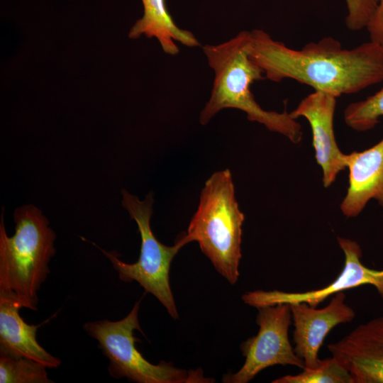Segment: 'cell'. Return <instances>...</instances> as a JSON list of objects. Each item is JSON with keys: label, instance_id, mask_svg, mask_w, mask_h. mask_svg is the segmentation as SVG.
<instances>
[{"label": "cell", "instance_id": "16", "mask_svg": "<svg viewBox=\"0 0 383 383\" xmlns=\"http://www.w3.org/2000/svg\"><path fill=\"white\" fill-rule=\"evenodd\" d=\"M383 117V87L365 99L348 105L343 112L347 126L357 131L372 129Z\"/></svg>", "mask_w": 383, "mask_h": 383}, {"label": "cell", "instance_id": "2", "mask_svg": "<svg viewBox=\"0 0 383 383\" xmlns=\"http://www.w3.org/2000/svg\"><path fill=\"white\" fill-rule=\"evenodd\" d=\"M250 31H240L230 40L202 47L214 79L209 101L201 110L199 122L207 124L223 109L232 108L246 113L250 121L257 122L278 133L294 143L303 136L301 124L284 111L279 113L263 109L250 90L251 85L264 79L262 70L250 57L248 47Z\"/></svg>", "mask_w": 383, "mask_h": 383}, {"label": "cell", "instance_id": "12", "mask_svg": "<svg viewBox=\"0 0 383 383\" xmlns=\"http://www.w3.org/2000/svg\"><path fill=\"white\" fill-rule=\"evenodd\" d=\"M348 187L340 208L348 218L358 216L371 199L383 209V138L363 151L346 154Z\"/></svg>", "mask_w": 383, "mask_h": 383}, {"label": "cell", "instance_id": "19", "mask_svg": "<svg viewBox=\"0 0 383 383\" xmlns=\"http://www.w3.org/2000/svg\"><path fill=\"white\" fill-rule=\"evenodd\" d=\"M366 29L370 40L383 46V0H379L377 7Z\"/></svg>", "mask_w": 383, "mask_h": 383}, {"label": "cell", "instance_id": "11", "mask_svg": "<svg viewBox=\"0 0 383 383\" xmlns=\"http://www.w3.org/2000/svg\"><path fill=\"white\" fill-rule=\"evenodd\" d=\"M336 100L331 94L314 91L290 112L295 119L303 117L310 125L315 158L321 167L325 187H330L346 168V154L339 149L334 133Z\"/></svg>", "mask_w": 383, "mask_h": 383}, {"label": "cell", "instance_id": "17", "mask_svg": "<svg viewBox=\"0 0 383 383\" xmlns=\"http://www.w3.org/2000/svg\"><path fill=\"white\" fill-rule=\"evenodd\" d=\"M273 383H353L348 371L334 357L321 360L314 369H303L297 374H287Z\"/></svg>", "mask_w": 383, "mask_h": 383}, {"label": "cell", "instance_id": "8", "mask_svg": "<svg viewBox=\"0 0 383 383\" xmlns=\"http://www.w3.org/2000/svg\"><path fill=\"white\" fill-rule=\"evenodd\" d=\"M337 240L344 253V266L340 274L327 286L301 292L255 290L243 294L242 300L256 309L293 302H306L311 306L317 307L331 295L362 285L374 287L379 295L383 298V269H371L361 262L362 250L356 241L342 237H338Z\"/></svg>", "mask_w": 383, "mask_h": 383}, {"label": "cell", "instance_id": "3", "mask_svg": "<svg viewBox=\"0 0 383 383\" xmlns=\"http://www.w3.org/2000/svg\"><path fill=\"white\" fill-rule=\"evenodd\" d=\"M15 233L6 234L4 211L0 223V294L9 295L22 308L38 309V292L50 273L55 254V232L42 211L29 204L13 213Z\"/></svg>", "mask_w": 383, "mask_h": 383}, {"label": "cell", "instance_id": "4", "mask_svg": "<svg viewBox=\"0 0 383 383\" xmlns=\"http://www.w3.org/2000/svg\"><path fill=\"white\" fill-rule=\"evenodd\" d=\"M244 219L231 171L226 169L212 174L201 190L186 237L189 243L198 242L201 252L231 284H235L239 277Z\"/></svg>", "mask_w": 383, "mask_h": 383}, {"label": "cell", "instance_id": "14", "mask_svg": "<svg viewBox=\"0 0 383 383\" xmlns=\"http://www.w3.org/2000/svg\"><path fill=\"white\" fill-rule=\"evenodd\" d=\"M143 15L131 27L128 37L136 39L142 35L156 38L162 50L168 55H176L179 49V42L187 47L200 46L195 35L182 29L174 23L166 6L165 0H141Z\"/></svg>", "mask_w": 383, "mask_h": 383}, {"label": "cell", "instance_id": "18", "mask_svg": "<svg viewBox=\"0 0 383 383\" xmlns=\"http://www.w3.org/2000/svg\"><path fill=\"white\" fill-rule=\"evenodd\" d=\"M347 9L346 26L351 30L357 31L366 28L379 0H344Z\"/></svg>", "mask_w": 383, "mask_h": 383}, {"label": "cell", "instance_id": "13", "mask_svg": "<svg viewBox=\"0 0 383 383\" xmlns=\"http://www.w3.org/2000/svg\"><path fill=\"white\" fill-rule=\"evenodd\" d=\"M22 308L13 297L0 294V355L25 357L57 368L61 360L38 342L36 333L42 325H30L19 314Z\"/></svg>", "mask_w": 383, "mask_h": 383}, {"label": "cell", "instance_id": "6", "mask_svg": "<svg viewBox=\"0 0 383 383\" xmlns=\"http://www.w3.org/2000/svg\"><path fill=\"white\" fill-rule=\"evenodd\" d=\"M122 205L138 226L141 245L139 258L134 263H127L118 258L115 251H106L95 245L110 260L125 282H137L147 292L152 294L165 307L174 319L179 318L174 299L170 285V269L172 260L179 250L189 243L186 233L177 238L175 244L167 246L154 235L150 226L153 196L150 192L144 200L125 189L121 191Z\"/></svg>", "mask_w": 383, "mask_h": 383}, {"label": "cell", "instance_id": "9", "mask_svg": "<svg viewBox=\"0 0 383 383\" xmlns=\"http://www.w3.org/2000/svg\"><path fill=\"white\" fill-rule=\"evenodd\" d=\"M345 299L343 292H338L321 309L306 302L289 304L294 326V350L304 360V369H314L319 365V349L328 333L337 325L355 318V312L345 302Z\"/></svg>", "mask_w": 383, "mask_h": 383}, {"label": "cell", "instance_id": "10", "mask_svg": "<svg viewBox=\"0 0 383 383\" xmlns=\"http://www.w3.org/2000/svg\"><path fill=\"white\" fill-rule=\"evenodd\" d=\"M327 349L353 383H383V316L358 325Z\"/></svg>", "mask_w": 383, "mask_h": 383}, {"label": "cell", "instance_id": "15", "mask_svg": "<svg viewBox=\"0 0 383 383\" xmlns=\"http://www.w3.org/2000/svg\"><path fill=\"white\" fill-rule=\"evenodd\" d=\"M46 368L30 359L0 355V383H53Z\"/></svg>", "mask_w": 383, "mask_h": 383}, {"label": "cell", "instance_id": "1", "mask_svg": "<svg viewBox=\"0 0 383 383\" xmlns=\"http://www.w3.org/2000/svg\"><path fill=\"white\" fill-rule=\"evenodd\" d=\"M248 51L265 78L275 82L293 79L337 98L383 81V46L372 40L346 49L326 36L293 49L254 29L250 31Z\"/></svg>", "mask_w": 383, "mask_h": 383}, {"label": "cell", "instance_id": "5", "mask_svg": "<svg viewBox=\"0 0 383 383\" xmlns=\"http://www.w3.org/2000/svg\"><path fill=\"white\" fill-rule=\"evenodd\" d=\"M140 301L121 320L103 319L83 326L87 334L97 340L99 348L109 360V374L116 379L126 377L137 383L214 382L213 378L204 376L201 368L187 370L165 361L154 365L142 355L135 345L140 340L134 335L135 330L143 334L138 321Z\"/></svg>", "mask_w": 383, "mask_h": 383}, {"label": "cell", "instance_id": "7", "mask_svg": "<svg viewBox=\"0 0 383 383\" xmlns=\"http://www.w3.org/2000/svg\"><path fill=\"white\" fill-rule=\"evenodd\" d=\"M257 309L258 332L240 344L245 362L237 372L225 374L223 382L247 383L262 370L276 365L305 368L304 360L296 355L289 339L292 318L290 304L280 303Z\"/></svg>", "mask_w": 383, "mask_h": 383}]
</instances>
